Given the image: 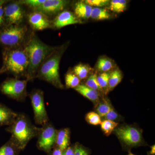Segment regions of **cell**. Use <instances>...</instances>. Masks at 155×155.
Masks as SVG:
<instances>
[{
    "label": "cell",
    "mask_w": 155,
    "mask_h": 155,
    "mask_svg": "<svg viewBox=\"0 0 155 155\" xmlns=\"http://www.w3.org/2000/svg\"><path fill=\"white\" fill-rule=\"evenodd\" d=\"M64 0H45L44 2L36 9L35 11L44 14L52 15L62 11L69 3Z\"/></svg>",
    "instance_id": "8fae6325"
},
{
    "label": "cell",
    "mask_w": 155,
    "mask_h": 155,
    "mask_svg": "<svg viewBox=\"0 0 155 155\" xmlns=\"http://www.w3.org/2000/svg\"><path fill=\"white\" fill-rule=\"evenodd\" d=\"M18 114L7 106L0 104V126L11 125Z\"/></svg>",
    "instance_id": "9a60e30c"
},
{
    "label": "cell",
    "mask_w": 155,
    "mask_h": 155,
    "mask_svg": "<svg viewBox=\"0 0 155 155\" xmlns=\"http://www.w3.org/2000/svg\"><path fill=\"white\" fill-rule=\"evenodd\" d=\"M86 3L91 7H95V8H101L107 6L109 5L110 1L109 0H86L84 1Z\"/></svg>",
    "instance_id": "4dcf8cb0"
},
{
    "label": "cell",
    "mask_w": 155,
    "mask_h": 155,
    "mask_svg": "<svg viewBox=\"0 0 155 155\" xmlns=\"http://www.w3.org/2000/svg\"><path fill=\"white\" fill-rule=\"evenodd\" d=\"M80 79L73 73L69 72L65 76V84L68 88H75L80 84Z\"/></svg>",
    "instance_id": "d4e9b609"
},
{
    "label": "cell",
    "mask_w": 155,
    "mask_h": 155,
    "mask_svg": "<svg viewBox=\"0 0 155 155\" xmlns=\"http://www.w3.org/2000/svg\"><path fill=\"white\" fill-rule=\"evenodd\" d=\"M80 19L72 12L68 11H62L58 14L53 21V25L56 28L60 29L70 25L81 23Z\"/></svg>",
    "instance_id": "4fadbf2b"
},
{
    "label": "cell",
    "mask_w": 155,
    "mask_h": 155,
    "mask_svg": "<svg viewBox=\"0 0 155 155\" xmlns=\"http://www.w3.org/2000/svg\"><path fill=\"white\" fill-rule=\"evenodd\" d=\"M5 23L8 25H19L24 18V11L17 3H12L4 8Z\"/></svg>",
    "instance_id": "30bf717a"
},
{
    "label": "cell",
    "mask_w": 155,
    "mask_h": 155,
    "mask_svg": "<svg viewBox=\"0 0 155 155\" xmlns=\"http://www.w3.org/2000/svg\"><path fill=\"white\" fill-rule=\"evenodd\" d=\"M41 126L37 136V146L39 149L50 153L55 146L57 130L50 122Z\"/></svg>",
    "instance_id": "9c48e42d"
},
{
    "label": "cell",
    "mask_w": 155,
    "mask_h": 155,
    "mask_svg": "<svg viewBox=\"0 0 155 155\" xmlns=\"http://www.w3.org/2000/svg\"><path fill=\"white\" fill-rule=\"evenodd\" d=\"M21 150L10 138L8 141L0 147V155H17Z\"/></svg>",
    "instance_id": "ac0fdd59"
},
{
    "label": "cell",
    "mask_w": 155,
    "mask_h": 155,
    "mask_svg": "<svg viewBox=\"0 0 155 155\" xmlns=\"http://www.w3.org/2000/svg\"><path fill=\"white\" fill-rule=\"evenodd\" d=\"M74 155H89L88 150L78 143L74 146Z\"/></svg>",
    "instance_id": "d6a6232c"
},
{
    "label": "cell",
    "mask_w": 155,
    "mask_h": 155,
    "mask_svg": "<svg viewBox=\"0 0 155 155\" xmlns=\"http://www.w3.org/2000/svg\"><path fill=\"white\" fill-rule=\"evenodd\" d=\"M114 132L122 146L131 148L143 145L145 142L142 135V130L133 125H125L119 126Z\"/></svg>",
    "instance_id": "5b68a950"
},
{
    "label": "cell",
    "mask_w": 155,
    "mask_h": 155,
    "mask_svg": "<svg viewBox=\"0 0 155 155\" xmlns=\"http://www.w3.org/2000/svg\"><path fill=\"white\" fill-rule=\"evenodd\" d=\"M92 8L84 1L77 2L74 6V14L78 19H88L91 17Z\"/></svg>",
    "instance_id": "e0dca14e"
},
{
    "label": "cell",
    "mask_w": 155,
    "mask_h": 155,
    "mask_svg": "<svg viewBox=\"0 0 155 155\" xmlns=\"http://www.w3.org/2000/svg\"><path fill=\"white\" fill-rule=\"evenodd\" d=\"M34 112V119L38 125H45L49 122V118L44 101V94L41 90L35 89L29 95Z\"/></svg>",
    "instance_id": "ba28073f"
},
{
    "label": "cell",
    "mask_w": 155,
    "mask_h": 155,
    "mask_svg": "<svg viewBox=\"0 0 155 155\" xmlns=\"http://www.w3.org/2000/svg\"><path fill=\"white\" fill-rule=\"evenodd\" d=\"M6 1L4 0H0V6L4 5V4L6 3Z\"/></svg>",
    "instance_id": "f35d334b"
},
{
    "label": "cell",
    "mask_w": 155,
    "mask_h": 155,
    "mask_svg": "<svg viewBox=\"0 0 155 155\" xmlns=\"http://www.w3.org/2000/svg\"><path fill=\"white\" fill-rule=\"evenodd\" d=\"M3 68L15 76L25 75L28 66V56L24 49H8L3 53Z\"/></svg>",
    "instance_id": "277c9868"
},
{
    "label": "cell",
    "mask_w": 155,
    "mask_h": 155,
    "mask_svg": "<svg viewBox=\"0 0 155 155\" xmlns=\"http://www.w3.org/2000/svg\"><path fill=\"white\" fill-rule=\"evenodd\" d=\"M64 155H74V146L71 147L69 146L66 150L63 151Z\"/></svg>",
    "instance_id": "e575fe53"
},
{
    "label": "cell",
    "mask_w": 155,
    "mask_h": 155,
    "mask_svg": "<svg viewBox=\"0 0 155 155\" xmlns=\"http://www.w3.org/2000/svg\"><path fill=\"white\" fill-rule=\"evenodd\" d=\"M155 153V145L151 147V150L150 152L149 153L148 155H154Z\"/></svg>",
    "instance_id": "8d00e7d4"
},
{
    "label": "cell",
    "mask_w": 155,
    "mask_h": 155,
    "mask_svg": "<svg viewBox=\"0 0 155 155\" xmlns=\"http://www.w3.org/2000/svg\"><path fill=\"white\" fill-rule=\"evenodd\" d=\"M29 24L34 30L41 31L49 28L51 22L45 14L35 11L28 15Z\"/></svg>",
    "instance_id": "7c38bea8"
},
{
    "label": "cell",
    "mask_w": 155,
    "mask_h": 155,
    "mask_svg": "<svg viewBox=\"0 0 155 155\" xmlns=\"http://www.w3.org/2000/svg\"><path fill=\"white\" fill-rule=\"evenodd\" d=\"M70 141V130L69 128H64L57 130L54 147L64 151L69 146Z\"/></svg>",
    "instance_id": "5bb4252c"
},
{
    "label": "cell",
    "mask_w": 155,
    "mask_h": 155,
    "mask_svg": "<svg viewBox=\"0 0 155 155\" xmlns=\"http://www.w3.org/2000/svg\"><path fill=\"white\" fill-rule=\"evenodd\" d=\"M56 48L45 44L36 37L30 39L24 49L28 60L26 80L28 81L36 78L41 64Z\"/></svg>",
    "instance_id": "6da1fadb"
},
{
    "label": "cell",
    "mask_w": 155,
    "mask_h": 155,
    "mask_svg": "<svg viewBox=\"0 0 155 155\" xmlns=\"http://www.w3.org/2000/svg\"><path fill=\"white\" fill-rule=\"evenodd\" d=\"M113 68L112 61L107 58H101L98 61L97 68L102 72H109Z\"/></svg>",
    "instance_id": "4316f807"
},
{
    "label": "cell",
    "mask_w": 155,
    "mask_h": 155,
    "mask_svg": "<svg viewBox=\"0 0 155 155\" xmlns=\"http://www.w3.org/2000/svg\"><path fill=\"white\" fill-rule=\"evenodd\" d=\"M56 49L48 56L41 64L38 70L36 78L51 84L57 88L63 89L59 73L60 61L62 52Z\"/></svg>",
    "instance_id": "3957f363"
},
{
    "label": "cell",
    "mask_w": 155,
    "mask_h": 155,
    "mask_svg": "<svg viewBox=\"0 0 155 155\" xmlns=\"http://www.w3.org/2000/svg\"><path fill=\"white\" fill-rule=\"evenodd\" d=\"M85 119L88 124L93 125H100L102 121L99 115L96 112L93 111L89 112L86 114Z\"/></svg>",
    "instance_id": "f1b7e54d"
},
{
    "label": "cell",
    "mask_w": 155,
    "mask_h": 155,
    "mask_svg": "<svg viewBox=\"0 0 155 155\" xmlns=\"http://www.w3.org/2000/svg\"><path fill=\"white\" fill-rule=\"evenodd\" d=\"M104 120H110L117 122L122 121V116H120L119 114L115 110L114 108L112 107L110 110L108 112L107 114H106V116L103 118Z\"/></svg>",
    "instance_id": "f546056e"
},
{
    "label": "cell",
    "mask_w": 155,
    "mask_h": 155,
    "mask_svg": "<svg viewBox=\"0 0 155 155\" xmlns=\"http://www.w3.org/2000/svg\"><path fill=\"white\" fill-rule=\"evenodd\" d=\"M110 14L106 9L101 8H93L91 18L96 20L108 19L110 17Z\"/></svg>",
    "instance_id": "44dd1931"
},
{
    "label": "cell",
    "mask_w": 155,
    "mask_h": 155,
    "mask_svg": "<svg viewBox=\"0 0 155 155\" xmlns=\"http://www.w3.org/2000/svg\"><path fill=\"white\" fill-rule=\"evenodd\" d=\"M45 1V0H25L21 1L20 3L35 9L42 5Z\"/></svg>",
    "instance_id": "1f68e13d"
},
{
    "label": "cell",
    "mask_w": 155,
    "mask_h": 155,
    "mask_svg": "<svg viewBox=\"0 0 155 155\" xmlns=\"http://www.w3.org/2000/svg\"><path fill=\"white\" fill-rule=\"evenodd\" d=\"M119 123L110 120H104L100 124L104 134L107 136L110 135L114 130L118 127Z\"/></svg>",
    "instance_id": "cb8c5ba5"
},
{
    "label": "cell",
    "mask_w": 155,
    "mask_h": 155,
    "mask_svg": "<svg viewBox=\"0 0 155 155\" xmlns=\"http://www.w3.org/2000/svg\"><path fill=\"white\" fill-rule=\"evenodd\" d=\"M27 28L19 25H8L0 30V44L9 49L21 44L25 39Z\"/></svg>",
    "instance_id": "8992f818"
},
{
    "label": "cell",
    "mask_w": 155,
    "mask_h": 155,
    "mask_svg": "<svg viewBox=\"0 0 155 155\" xmlns=\"http://www.w3.org/2000/svg\"><path fill=\"white\" fill-rule=\"evenodd\" d=\"M127 4L125 0H112L109 3V9L115 13H122L126 10Z\"/></svg>",
    "instance_id": "603a6c76"
},
{
    "label": "cell",
    "mask_w": 155,
    "mask_h": 155,
    "mask_svg": "<svg viewBox=\"0 0 155 155\" xmlns=\"http://www.w3.org/2000/svg\"><path fill=\"white\" fill-rule=\"evenodd\" d=\"M123 78L121 71L116 69L111 72L108 82V92L111 91L122 81Z\"/></svg>",
    "instance_id": "d6986e66"
},
{
    "label": "cell",
    "mask_w": 155,
    "mask_h": 155,
    "mask_svg": "<svg viewBox=\"0 0 155 155\" xmlns=\"http://www.w3.org/2000/svg\"><path fill=\"white\" fill-rule=\"evenodd\" d=\"M113 107L109 100L103 98L99 101L96 108V112L101 118H104Z\"/></svg>",
    "instance_id": "ffe728a7"
},
{
    "label": "cell",
    "mask_w": 155,
    "mask_h": 155,
    "mask_svg": "<svg viewBox=\"0 0 155 155\" xmlns=\"http://www.w3.org/2000/svg\"><path fill=\"white\" fill-rule=\"evenodd\" d=\"M128 155H134V154H133L131 153H129V154Z\"/></svg>",
    "instance_id": "ab89813d"
},
{
    "label": "cell",
    "mask_w": 155,
    "mask_h": 155,
    "mask_svg": "<svg viewBox=\"0 0 155 155\" xmlns=\"http://www.w3.org/2000/svg\"><path fill=\"white\" fill-rule=\"evenodd\" d=\"M75 90L77 92L87 99L94 104L95 107L100 101V94L86 86L85 84H79Z\"/></svg>",
    "instance_id": "2e32d148"
},
{
    "label": "cell",
    "mask_w": 155,
    "mask_h": 155,
    "mask_svg": "<svg viewBox=\"0 0 155 155\" xmlns=\"http://www.w3.org/2000/svg\"><path fill=\"white\" fill-rule=\"evenodd\" d=\"M27 80H19L17 78H8L1 84L0 91L13 99L23 101L27 96Z\"/></svg>",
    "instance_id": "52a82bcc"
},
{
    "label": "cell",
    "mask_w": 155,
    "mask_h": 155,
    "mask_svg": "<svg viewBox=\"0 0 155 155\" xmlns=\"http://www.w3.org/2000/svg\"><path fill=\"white\" fill-rule=\"evenodd\" d=\"M2 5L0 6V28H3L5 23L4 13V7Z\"/></svg>",
    "instance_id": "836d02e7"
},
{
    "label": "cell",
    "mask_w": 155,
    "mask_h": 155,
    "mask_svg": "<svg viewBox=\"0 0 155 155\" xmlns=\"http://www.w3.org/2000/svg\"><path fill=\"white\" fill-rule=\"evenodd\" d=\"M51 155H64L63 151L56 147H54V150L52 151Z\"/></svg>",
    "instance_id": "d590c367"
},
{
    "label": "cell",
    "mask_w": 155,
    "mask_h": 155,
    "mask_svg": "<svg viewBox=\"0 0 155 155\" xmlns=\"http://www.w3.org/2000/svg\"><path fill=\"white\" fill-rule=\"evenodd\" d=\"M97 77V75L96 73L91 75L87 80L85 85L89 88L99 93L100 92H102V91L98 82Z\"/></svg>",
    "instance_id": "83f0119b"
},
{
    "label": "cell",
    "mask_w": 155,
    "mask_h": 155,
    "mask_svg": "<svg viewBox=\"0 0 155 155\" xmlns=\"http://www.w3.org/2000/svg\"><path fill=\"white\" fill-rule=\"evenodd\" d=\"M90 71L91 68L87 65L80 64L74 67L73 72L80 80H82L87 77Z\"/></svg>",
    "instance_id": "7402d4cb"
},
{
    "label": "cell",
    "mask_w": 155,
    "mask_h": 155,
    "mask_svg": "<svg viewBox=\"0 0 155 155\" xmlns=\"http://www.w3.org/2000/svg\"><path fill=\"white\" fill-rule=\"evenodd\" d=\"M5 69H4L3 67H2L1 69H0V74H2V73H4V72H6Z\"/></svg>",
    "instance_id": "74e56055"
},
{
    "label": "cell",
    "mask_w": 155,
    "mask_h": 155,
    "mask_svg": "<svg viewBox=\"0 0 155 155\" xmlns=\"http://www.w3.org/2000/svg\"><path fill=\"white\" fill-rule=\"evenodd\" d=\"M5 130L11 134V138L21 150L31 139L37 137L40 127L33 125L25 114H18L14 122Z\"/></svg>",
    "instance_id": "7a4b0ae2"
},
{
    "label": "cell",
    "mask_w": 155,
    "mask_h": 155,
    "mask_svg": "<svg viewBox=\"0 0 155 155\" xmlns=\"http://www.w3.org/2000/svg\"><path fill=\"white\" fill-rule=\"evenodd\" d=\"M111 72H102L100 75H97V79L98 82L102 92L105 93L108 92V82Z\"/></svg>",
    "instance_id": "484cf974"
}]
</instances>
